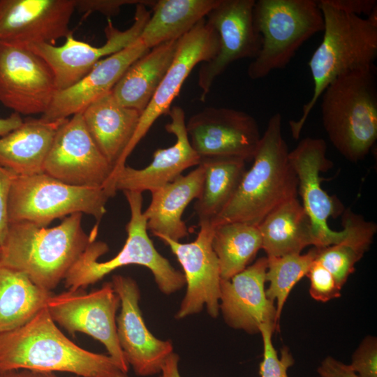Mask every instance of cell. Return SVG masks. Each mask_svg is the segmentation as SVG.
Returning <instances> with one entry per match:
<instances>
[{"label":"cell","mask_w":377,"mask_h":377,"mask_svg":"<svg viewBox=\"0 0 377 377\" xmlns=\"http://www.w3.org/2000/svg\"><path fill=\"white\" fill-rule=\"evenodd\" d=\"M15 369L82 377H128L109 355L89 351L71 341L46 306L23 326L0 333V371Z\"/></svg>","instance_id":"1"},{"label":"cell","mask_w":377,"mask_h":377,"mask_svg":"<svg viewBox=\"0 0 377 377\" xmlns=\"http://www.w3.org/2000/svg\"><path fill=\"white\" fill-rule=\"evenodd\" d=\"M82 219V213L73 214L52 228L28 221L10 223L0 248V265L25 274L52 292L96 239L97 226L87 235Z\"/></svg>","instance_id":"2"},{"label":"cell","mask_w":377,"mask_h":377,"mask_svg":"<svg viewBox=\"0 0 377 377\" xmlns=\"http://www.w3.org/2000/svg\"><path fill=\"white\" fill-rule=\"evenodd\" d=\"M324 27L320 45L308 66L313 89L297 120H290L292 136L298 139L311 112L327 87L339 76L374 65L377 57V8L368 17L350 15L318 1Z\"/></svg>","instance_id":"3"},{"label":"cell","mask_w":377,"mask_h":377,"mask_svg":"<svg viewBox=\"0 0 377 377\" xmlns=\"http://www.w3.org/2000/svg\"><path fill=\"white\" fill-rule=\"evenodd\" d=\"M288 154L282 135V117L275 113L261 135L251 168L246 170L230 202L211 223L242 222L258 226L276 207L297 198V177Z\"/></svg>","instance_id":"4"},{"label":"cell","mask_w":377,"mask_h":377,"mask_svg":"<svg viewBox=\"0 0 377 377\" xmlns=\"http://www.w3.org/2000/svg\"><path fill=\"white\" fill-rule=\"evenodd\" d=\"M320 97L322 122L330 142L346 160L362 161L377 139L374 64L339 76Z\"/></svg>","instance_id":"5"},{"label":"cell","mask_w":377,"mask_h":377,"mask_svg":"<svg viewBox=\"0 0 377 377\" xmlns=\"http://www.w3.org/2000/svg\"><path fill=\"white\" fill-rule=\"evenodd\" d=\"M123 193L131 212L123 248L112 259L101 263L98 259L108 251V246L101 241L91 242L64 279L66 288L72 290L82 289L119 267L138 265L151 271L158 288L163 294L169 295L180 290L186 285L184 274L158 252L148 235L142 193Z\"/></svg>","instance_id":"6"},{"label":"cell","mask_w":377,"mask_h":377,"mask_svg":"<svg viewBox=\"0 0 377 377\" xmlns=\"http://www.w3.org/2000/svg\"><path fill=\"white\" fill-rule=\"evenodd\" d=\"M253 22L261 45L247 68L252 80L284 68L299 48L324 27L318 2L313 0L256 1Z\"/></svg>","instance_id":"7"},{"label":"cell","mask_w":377,"mask_h":377,"mask_svg":"<svg viewBox=\"0 0 377 377\" xmlns=\"http://www.w3.org/2000/svg\"><path fill=\"white\" fill-rule=\"evenodd\" d=\"M113 196L106 188L71 185L45 172L16 175L9 195L8 221L47 227L54 219L82 213L99 222L106 212L108 200Z\"/></svg>","instance_id":"8"},{"label":"cell","mask_w":377,"mask_h":377,"mask_svg":"<svg viewBox=\"0 0 377 377\" xmlns=\"http://www.w3.org/2000/svg\"><path fill=\"white\" fill-rule=\"evenodd\" d=\"M120 300L111 282L90 293L68 290L52 295L46 308L56 324L71 335L82 332L100 341L109 356L128 374L129 364L117 337L116 313Z\"/></svg>","instance_id":"9"},{"label":"cell","mask_w":377,"mask_h":377,"mask_svg":"<svg viewBox=\"0 0 377 377\" xmlns=\"http://www.w3.org/2000/svg\"><path fill=\"white\" fill-rule=\"evenodd\" d=\"M154 1H142L136 4L134 21L126 30L121 31L108 20L105 27V43L99 47L78 40L72 33L66 37L64 44L27 45L40 56L50 67L57 91L66 89L79 82L102 59L113 54L134 43L140 36L151 15L147 6Z\"/></svg>","instance_id":"10"},{"label":"cell","mask_w":377,"mask_h":377,"mask_svg":"<svg viewBox=\"0 0 377 377\" xmlns=\"http://www.w3.org/2000/svg\"><path fill=\"white\" fill-rule=\"evenodd\" d=\"M43 172L64 183L91 188H106L114 195L113 168L91 137L82 112L59 128L44 164Z\"/></svg>","instance_id":"11"},{"label":"cell","mask_w":377,"mask_h":377,"mask_svg":"<svg viewBox=\"0 0 377 377\" xmlns=\"http://www.w3.org/2000/svg\"><path fill=\"white\" fill-rule=\"evenodd\" d=\"M57 91L47 62L27 45L0 40V102L19 114L42 113Z\"/></svg>","instance_id":"12"},{"label":"cell","mask_w":377,"mask_h":377,"mask_svg":"<svg viewBox=\"0 0 377 377\" xmlns=\"http://www.w3.org/2000/svg\"><path fill=\"white\" fill-rule=\"evenodd\" d=\"M254 0H219L207 15L206 22L217 32V54L201 64L198 84L200 99L205 101L214 80L233 62L253 59L259 52L261 39L253 22Z\"/></svg>","instance_id":"13"},{"label":"cell","mask_w":377,"mask_h":377,"mask_svg":"<svg viewBox=\"0 0 377 377\" xmlns=\"http://www.w3.org/2000/svg\"><path fill=\"white\" fill-rule=\"evenodd\" d=\"M327 145L322 138H303L291 151L289 161L297 175L298 192L302 206L309 215L316 239L314 247L323 248L340 242L346 232L332 230L327 224L330 217H336L344 210L340 201L330 196L321 186L320 173L332 167L327 157Z\"/></svg>","instance_id":"14"},{"label":"cell","mask_w":377,"mask_h":377,"mask_svg":"<svg viewBox=\"0 0 377 377\" xmlns=\"http://www.w3.org/2000/svg\"><path fill=\"white\" fill-rule=\"evenodd\" d=\"M186 126L191 145L200 158L253 160L261 138L253 117L229 108H205L193 114Z\"/></svg>","instance_id":"15"},{"label":"cell","mask_w":377,"mask_h":377,"mask_svg":"<svg viewBox=\"0 0 377 377\" xmlns=\"http://www.w3.org/2000/svg\"><path fill=\"white\" fill-rule=\"evenodd\" d=\"M196 239L182 243L165 236L158 239L168 245L183 269L186 291L175 318L183 319L200 313L206 306L208 314L219 313L221 274L218 258L212 247L214 226L210 221L199 223Z\"/></svg>","instance_id":"16"},{"label":"cell","mask_w":377,"mask_h":377,"mask_svg":"<svg viewBox=\"0 0 377 377\" xmlns=\"http://www.w3.org/2000/svg\"><path fill=\"white\" fill-rule=\"evenodd\" d=\"M111 283L120 300V313L116 319L118 341L129 367L139 376L159 374L165 360L173 352L172 341L156 338L146 326L135 280L115 274Z\"/></svg>","instance_id":"17"},{"label":"cell","mask_w":377,"mask_h":377,"mask_svg":"<svg viewBox=\"0 0 377 377\" xmlns=\"http://www.w3.org/2000/svg\"><path fill=\"white\" fill-rule=\"evenodd\" d=\"M219 39L217 32L205 18L178 40L174 59L151 101L142 113L126 156L145 136L158 117L168 114L171 104L194 67L211 60L217 54Z\"/></svg>","instance_id":"18"},{"label":"cell","mask_w":377,"mask_h":377,"mask_svg":"<svg viewBox=\"0 0 377 377\" xmlns=\"http://www.w3.org/2000/svg\"><path fill=\"white\" fill-rule=\"evenodd\" d=\"M74 0H0V40L55 45L71 33Z\"/></svg>","instance_id":"19"},{"label":"cell","mask_w":377,"mask_h":377,"mask_svg":"<svg viewBox=\"0 0 377 377\" xmlns=\"http://www.w3.org/2000/svg\"><path fill=\"white\" fill-rule=\"evenodd\" d=\"M168 115L170 121L165 124V129L175 137V144L156 149L151 162L144 168L125 165L114 172L112 185L116 191L152 192L174 181L185 170L198 165L200 158L189 141L184 109L172 106Z\"/></svg>","instance_id":"20"},{"label":"cell","mask_w":377,"mask_h":377,"mask_svg":"<svg viewBox=\"0 0 377 377\" xmlns=\"http://www.w3.org/2000/svg\"><path fill=\"white\" fill-rule=\"evenodd\" d=\"M267 257L229 279H221L219 311L231 327L249 334L260 332V326L269 324L279 330L276 309L265 293Z\"/></svg>","instance_id":"21"},{"label":"cell","mask_w":377,"mask_h":377,"mask_svg":"<svg viewBox=\"0 0 377 377\" xmlns=\"http://www.w3.org/2000/svg\"><path fill=\"white\" fill-rule=\"evenodd\" d=\"M149 50L138 38L126 48L102 59L76 84L57 91L41 117L67 119L82 112L91 103L111 91L128 68Z\"/></svg>","instance_id":"22"},{"label":"cell","mask_w":377,"mask_h":377,"mask_svg":"<svg viewBox=\"0 0 377 377\" xmlns=\"http://www.w3.org/2000/svg\"><path fill=\"white\" fill-rule=\"evenodd\" d=\"M81 112L91 137L114 172L124 167L142 113L121 105L112 91L91 103Z\"/></svg>","instance_id":"23"},{"label":"cell","mask_w":377,"mask_h":377,"mask_svg":"<svg viewBox=\"0 0 377 377\" xmlns=\"http://www.w3.org/2000/svg\"><path fill=\"white\" fill-rule=\"evenodd\" d=\"M204 170L200 164L186 175L151 192V200L143 212L147 230L154 236H165L179 241L188 235L189 231L182 220L186 207L201 193Z\"/></svg>","instance_id":"24"},{"label":"cell","mask_w":377,"mask_h":377,"mask_svg":"<svg viewBox=\"0 0 377 377\" xmlns=\"http://www.w3.org/2000/svg\"><path fill=\"white\" fill-rule=\"evenodd\" d=\"M67 119L23 120L19 127L0 137V165L19 176L43 172L55 135Z\"/></svg>","instance_id":"25"},{"label":"cell","mask_w":377,"mask_h":377,"mask_svg":"<svg viewBox=\"0 0 377 377\" xmlns=\"http://www.w3.org/2000/svg\"><path fill=\"white\" fill-rule=\"evenodd\" d=\"M178 40L151 48L128 68L112 89L121 105L143 112L174 59Z\"/></svg>","instance_id":"26"},{"label":"cell","mask_w":377,"mask_h":377,"mask_svg":"<svg viewBox=\"0 0 377 377\" xmlns=\"http://www.w3.org/2000/svg\"><path fill=\"white\" fill-rule=\"evenodd\" d=\"M258 227L267 257L301 253L316 245L311 221L297 198L276 207Z\"/></svg>","instance_id":"27"},{"label":"cell","mask_w":377,"mask_h":377,"mask_svg":"<svg viewBox=\"0 0 377 377\" xmlns=\"http://www.w3.org/2000/svg\"><path fill=\"white\" fill-rule=\"evenodd\" d=\"M219 0H158L139 38L147 48L179 39L218 4Z\"/></svg>","instance_id":"28"},{"label":"cell","mask_w":377,"mask_h":377,"mask_svg":"<svg viewBox=\"0 0 377 377\" xmlns=\"http://www.w3.org/2000/svg\"><path fill=\"white\" fill-rule=\"evenodd\" d=\"M341 223L346 235L339 243L323 248H316L315 260L319 262L334 276L342 288L349 276L355 271V264L369 249L377 230L372 221L344 209Z\"/></svg>","instance_id":"29"},{"label":"cell","mask_w":377,"mask_h":377,"mask_svg":"<svg viewBox=\"0 0 377 377\" xmlns=\"http://www.w3.org/2000/svg\"><path fill=\"white\" fill-rule=\"evenodd\" d=\"M52 295L25 274L0 265V333L27 323L46 306Z\"/></svg>","instance_id":"30"},{"label":"cell","mask_w":377,"mask_h":377,"mask_svg":"<svg viewBox=\"0 0 377 377\" xmlns=\"http://www.w3.org/2000/svg\"><path fill=\"white\" fill-rule=\"evenodd\" d=\"M204 180L194 210L202 221L212 222L230 202L246 172V161L235 157L200 158Z\"/></svg>","instance_id":"31"},{"label":"cell","mask_w":377,"mask_h":377,"mask_svg":"<svg viewBox=\"0 0 377 377\" xmlns=\"http://www.w3.org/2000/svg\"><path fill=\"white\" fill-rule=\"evenodd\" d=\"M212 247L221 279H229L248 267L262 249L258 227L242 222L214 226Z\"/></svg>","instance_id":"32"},{"label":"cell","mask_w":377,"mask_h":377,"mask_svg":"<svg viewBox=\"0 0 377 377\" xmlns=\"http://www.w3.org/2000/svg\"><path fill=\"white\" fill-rule=\"evenodd\" d=\"M313 247L305 254H290L280 257H267L266 281L269 286L265 290L267 298L276 301V318L279 323L281 311L294 286L306 275L316 258Z\"/></svg>","instance_id":"33"},{"label":"cell","mask_w":377,"mask_h":377,"mask_svg":"<svg viewBox=\"0 0 377 377\" xmlns=\"http://www.w3.org/2000/svg\"><path fill=\"white\" fill-rule=\"evenodd\" d=\"M276 330L272 325L265 324L260 327V333L263 341V359L260 364V377H288L287 371L294 364V358L286 346L281 350V357H279L274 348L272 337Z\"/></svg>","instance_id":"34"},{"label":"cell","mask_w":377,"mask_h":377,"mask_svg":"<svg viewBox=\"0 0 377 377\" xmlns=\"http://www.w3.org/2000/svg\"><path fill=\"white\" fill-rule=\"evenodd\" d=\"M306 276L310 281L309 293L315 300L326 302L341 296V288L319 262L314 260Z\"/></svg>","instance_id":"35"},{"label":"cell","mask_w":377,"mask_h":377,"mask_svg":"<svg viewBox=\"0 0 377 377\" xmlns=\"http://www.w3.org/2000/svg\"><path fill=\"white\" fill-rule=\"evenodd\" d=\"M350 368L359 377H377V340L366 337L352 356Z\"/></svg>","instance_id":"36"},{"label":"cell","mask_w":377,"mask_h":377,"mask_svg":"<svg viewBox=\"0 0 377 377\" xmlns=\"http://www.w3.org/2000/svg\"><path fill=\"white\" fill-rule=\"evenodd\" d=\"M140 0H74L75 9L84 13L85 17L98 12L108 17L117 15L124 5L138 4Z\"/></svg>","instance_id":"37"},{"label":"cell","mask_w":377,"mask_h":377,"mask_svg":"<svg viewBox=\"0 0 377 377\" xmlns=\"http://www.w3.org/2000/svg\"><path fill=\"white\" fill-rule=\"evenodd\" d=\"M15 176L14 172L0 165V248L5 241L8 230V200Z\"/></svg>","instance_id":"38"},{"label":"cell","mask_w":377,"mask_h":377,"mask_svg":"<svg viewBox=\"0 0 377 377\" xmlns=\"http://www.w3.org/2000/svg\"><path fill=\"white\" fill-rule=\"evenodd\" d=\"M333 8L343 13L360 16L366 15L368 17L376 8V0H325Z\"/></svg>","instance_id":"39"},{"label":"cell","mask_w":377,"mask_h":377,"mask_svg":"<svg viewBox=\"0 0 377 377\" xmlns=\"http://www.w3.org/2000/svg\"><path fill=\"white\" fill-rule=\"evenodd\" d=\"M317 371L320 377H359L348 366L331 356L325 357Z\"/></svg>","instance_id":"40"},{"label":"cell","mask_w":377,"mask_h":377,"mask_svg":"<svg viewBox=\"0 0 377 377\" xmlns=\"http://www.w3.org/2000/svg\"><path fill=\"white\" fill-rule=\"evenodd\" d=\"M179 362V355L172 352L165 360L159 377H181Z\"/></svg>","instance_id":"41"},{"label":"cell","mask_w":377,"mask_h":377,"mask_svg":"<svg viewBox=\"0 0 377 377\" xmlns=\"http://www.w3.org/2000/svg\"><path fill=\"white\" fill-rule=\"evenodd\" d=\"M0 377H61L54 372L15 369L0 371Z\"/></svg>","instance_id":"42"},{"label":"cell","mask_w":377,"mask_h":377,"mask_svg":"<svg viewBox=\"0 0 377 377\" xmlns=\"http://www.w3.org/2000/svg\"><path fill=\"white\" fill-rule=\"evenodd\" d=\"M23 121L20 114L14 112L6 118H0V137L19 127Z\"/></svg>","instance_id":"43"},{"label":"cell","mask_w":377,"mask_h":377,"mask_svg":"<svg viewBox=\"0 0 377 377\" xmlns=\"http://www.w3.org/2000/svg\"><path fill=\"white\" fill-rule=\"evenodd\" d=\"M71 377H82V376H72Z\"/></svg>","instance_id":"44"}]
</instances>
